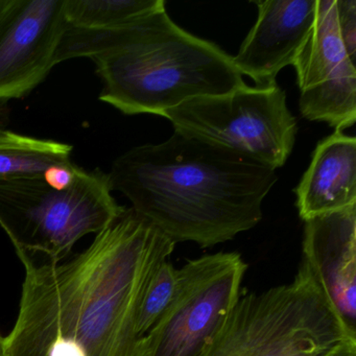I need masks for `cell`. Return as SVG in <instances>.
Instances as JSON below:
<instances>
[{
    "instance_id": "obj_3",
    "label": "cell",
    "mask_w": 356,
    "mask_h": 356,
    "mask_svg": "<svg viewBox=\"0 0 356 356\" xmlns=\"http://www.w3.org/2000/svg\"><path fill=\"white\" fill-rule=\"evenodd\" d=\"M78 58L95 62L99 99L127 115L162 116L193 97L245 86L233 57L177 26L165 9L115 30L67 28L56 61Z\"/></svg>"
},
{
    "instance_id": "obj_13",
    "label": "cell",
    "mask_w": 356,
    "mask_h": 356,
    "mask_svg": "<svg viewBox=\"0 0 356 356\" xmlns=\"http://www.w3.org/2000/svg\"><path fill=\"white\" fill-rule=\"evenodd\" d=\"M72 147L67 143L34 138L0 130V181L44 175L59 164L72 161Z\"/></svg>"
},
{
    "instance_id": "obj_1",
    "label": "cell",
    "mask_w": 356,
    "mask_h": 356,
    "mask_svg": "<svg viewBox=\"0 0 356 356\" xmlns=\"http://www.w3.org/2000/svg\"><path fill=\"white\" fill-rule=\"evenodd\" d=\"M175 247L131 207L68 261L20 259L26 277L5 356H139V302Z\"/></svg>"
},
{
    "instance_id": "obj_16",
    "label": "cell",
    "mask_w": 356,
    "mask_h": 356,
    "mask_svg": "<svg viewBox=\"0 0 356 356\" xmlns=\"http://www.w3.org/2000/svg\"><path fill=\"white\" fill-rule=\"evenodd\" d=\"M179 283V268L170 260L159 264L147 281L136 318V332L143 339L159 322L176 296Z\"/></svg>"
},
{
    "instance_id": "obj_14",
    "label": "cell",
    "mask_w": 356,
    "mask_h": 356,
    "mask_svg": "<svg viewBox=\"0 0 356 356\" xmlns=\"http://www.w3.org/2000/svg\"><path fill=\"white\" fill-rule=\"evenodd\" d=\"M349 63L332 78L301 91L300 112L306 120L324 122L343 132L355 124L356 70Z\"/></svg>"
},
{
    "instance_id": "obj_4",
    "label": "cell",
    "mask_w": 356,
    "mask_h": 356,
    "mask_svg": "<svg viewBox=\"0 0 356 356\" xmlns=\"http://www.w3.org/2000/svg\"><path fill=\"white\" fill-rule=\"evenodd\" d=\"M348 335L309 273L241 296L201 356H323Z\"/></svg>"
},
{
    "instance_id": "obj_8",
    "label": "cell",
    "mask_w": 356,
    "mask_h": 356,
    "mask_svg": "<svg viewBox=\"0 0 356 356\" xmlns=\"http://www.w3.org/2000/svg\"><path fill=\"white\" fill-rule=\"evenodd\" d=\"M67 28L65 0H0V102L45 80Z\"/></svg>"
},
{
    "instance_id": "obj_19",
    "label": "cell",
    "mask_w": 356,
    "mask_h": 356,
    "mask_svg": "<svg viewBox=\"0 0 356 356\" xmlns=\"http://www.w3.org/2000/svg\"><path fill=\"white\" fill-rule=\"evenodd\" d=\"M0 356H5V350H3V337L0 334Z\"/></svg>"
},
{
    "instance_id": "obj_11",
    "label": "cell",
    "mask_w": 356,
    "mask_h": 356,
    "mask_svg": "<svg viewBox=\"0 0 356 356\" xmlns=\"http://www.w3.org/2000/svg\"><path fill=\"white\" fill-rule=\"evenodd\" d=\"M303 220L356 205V139L335 131L321 140L295 189Z\"/></svg>"
},
{
    "instance_id": "obj_10",
    "label": "cell",
    "mask_w": 356,
    "mask_h": 356,
    "mask_svg": "<svg viewBox=\"0 0 356 356\" xmlns=\"http://www.w3.org/2000/svg\"><path fill=\"white\" fill-rule=\"evenodd\" d=\"M258 18L233 62L257 87H272L281 70L293 65L316 17L318 0L252 1Z\"/></svg>"
},
{
    "instance_id": "obj_20",
    "label": "cell",
    "mask_w": 356,
    "mask_h": 356,
    "mask_svg": "<svg viewBox=\"0 0 356 356\" xmlns=\"http://www.w3.org/2000/svg\"><path fill=\"white\" fill-rule=\"evenodd\" d=\"M1 129H3V128H1V127H0V130H1Z\"/></svg>"
},
{
    "instance_id": "obj_9",
    "label": "cell",
    "mask_w": 356,
    "mask_h": 356,
    "mask_svg": "<svg viewBox=\"0 0 356 356\" xmlns=\"http://www.w3.org/2000/svg\"><path fill=\"white\" fill-rule=\"evenodd\" d=\"M302 259L348 335L356 339V205L304 220Z\"/></svg>"
},
{
    "instance_id": "obj_5",
    "label": "cell",
    "mask_w": 356,
    "mask_h": 356,
    "mask_svg": "<svg viewBox=\"0 0 356 356\" xmlns=\"http://www.w3.org/2000/svg\"><path fill=\"white\" fill-rule=\"evenodd\" d=\"M124 207L112 195L108 174L81 168L70 186L57 188L44 177L0 181V227L19 259L59 262L76 241L101 232Z\"/></svg>"
},
{
    "instance_id": "obj_7",
    "label": "cell",
    "mask_w": 356,
    "mask_h": 356,
    "mask_svg": "<svg viewBox=\"0 0 356 356\" xmlns=\"http://www.w3.org/2000/svg\"><path fill=\"white\" fill-rule=\"evenodd\" d=\"M247 270L237 252L187 260L176 296L143 337L139 356H201L238 301Z\"/></svg>"
},
{
    "instance_id": "obj_15",
    "label": "cell",
    "mask_w": 356,
    "mask_h": 356,
    "mask_svg": "<svg viewBox=\"0 0 356 356\" xmlns=\"http://www.w3.org/2000/svg\"><path fill=\"white\" fill-rule=\"evenodd\" d=\"M163 9V0H65L66 22L74 30H115Z\"/></svg>"
},
{
    "instance_id": "obj_17",
    "label": "cell",
    "mask_w": 356,
    "mask_h": 356,
    "mask_svg": "<svg viewBox=\"0 0 356 356\" xmlns=\"http://www.w3.org/2000/svg\"><path fill=\"white\" fill-rule=\"evenodd\" d=\"M337 26L350 61L355 64L356 59V1L335 0Z\"/></svg>"
},
{
    "instance_id": "obj_12",
    "label": "cell",
    "mask_w": 356,
    "mask_h": 356,
    "mask_svg": "<svg viewBox=\"0 0 356 356\" xmlns=\"http://www.w3.org/2000/svg\"><path fill=\"white\" fill-rule=\"evenodd\" d=\"M349 63L337 26L335 0H318L314 28L293 64L300 91L329 80Z\"/></svg>"
},
{
    "instance_id": "obj_6",
    "label": "cell",
    "mask_w": 356,
    "mask_h": 356,
    "mask_svg": "<svg viewBox=\"0 0 356 356\" xmlns=\"http://www.w3.org/2000/svg\"><path fill=\"white\" fill-rule=\"evenodd\" d=\"M162 116L175 131L234 149L273 170L289 159L298 131L278 85H245L227 95L193 97Z\"/></svg>"
},
{
    "instance_id": "obj_18",
    "label": "cell",
    "mask_w": 356,
    "mask_h": 356,
    "mask_svg": "<svg viewBox=\"0 0 356 356\" xmlns=\"http://www.w3.org/2000/svg\"><path fill=\"white\" fill-rule=\"evenodd\" d=\"M323 356H356V339H346Z\"/></svg>"
},
{
    "instance_id": "obj_2",
    "label": "cell",
    "mask_w": 356,
    "mask_h": 356,
    "mask_svg": "<svg viewBox=\"0 0 356 356\" xmlns=\"http://www.w3.org/2000/svg\"><path fill=\"white\" fill-rule=\"evenodd\" d=\"M112 191L175 245L210 248L254 228L276 170L234 149L175 131L159 145L133 147L108 174Z\"/></svg>"
}]
</instances>
